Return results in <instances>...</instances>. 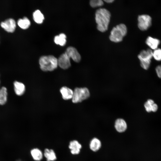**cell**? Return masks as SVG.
<instances>
[{"mask_svg":"<svg viewBox=\"0 0 161 161\" xmlns=\"http://www.w3.org/2000/svg\"><path fill=\"white\" fill-rule=\"evenodd\" d=\"M14 91L18 95H22L25 91V86L22 83L16 81L14 83Z\"/></svg>","mask_w":161,"mask_h":161,"instance_id":"9a60e30c","label":"cell"},{"mask_svg":"<svg viewBox=\"0 0 161 161\" xmlns=\"http://www.w3.org/2000/svg\"><path fill=\"white\" fill-rule=\"evenodd\" d=\"M114 127L117 132L122 133L126 130L127 125L124 120L122 118H119L117 119L115 122Z\"/></svg>","mask_w":161,"mask_h":161,"instance_id":"8fae6325","label":"cell"},{"mask_svg":"<svg viewBox=\"0 0 161 161\" xmlns=\"http://www.w3.org/2000/svg\"><path fill=\"white\" fill-rule=\"evenodd\" d=\"M140 65L144 69L146 70L149 68L151 60L153 57V51L150 49L142 50L138 55Z\"/></svg>","mask_w":161,"mask_h":161,"instance_id":"277c9868","label":"cell"},{"mask_svg":"<svg viewBox=\"0 0 161 161\" xmlns=\"http://www.w3.org/2000/svg\"><path fill=\"white\" fill-rule=\"evenodd\" d=\"M7 89L5 87H3L0 89V105H3L5 103L7 100Z\"/></svg>","mask_w":161,"mask_h":161,"instance_id":"44dd1931","label":"cell"},{"mask_svg":"<svg viewBox=\"0 0 161 161\" xmlns=\"http://www.w3.org/2000/svg\"><path fill=\"white\" fill-rule=\"evenodd\" d=\"M63 98L68 100L72 98L73 92L71 89L66 86L62 87L60 90Z\"/></svg>","mask_w":161,"mask_h":161,"instance_id":"4fadbf2b","label":"cell"},{"mask_svg":"<svg viewBox=\"0 0 161 161\" xmlns=\"http://www.w3.org/2000/svg\"><path fill=\"white\" fill-rule=\"evenodd\" d=\"M58 65L61 68L66 69L71 66L70 58L64 53L60 55L58 59Z\"/></svg>","mask_w":161,"mask_h":161,"instance_id":"9c48e42d","label":"cell"},{"mask_svg":"<svg viewBox=\"0 0 161 161\" xmlns=\"http://www.w3.org/2000/svg\"><path fill=\"white\" fill-rule=\"evenodd\" d=\"M1 26L7 32H12L15 29L16 26V22L13 18H9L1 22Z\"/></svg>","mask_w":161,"mask_h":161,"instance_id":"52a82bcc","label":"cell"},{"mask_svg":"<svg viewBox=\"0 0 161 161\" xmlns=\"http://www.w3.org/2000/svg\"><path fill=\"white\" fill-rule=\"evenodd\" d=\"M69 148L70 150L71 153L73 155H75L80 153L82 145L78 141L74 140L70 142Z\"/></svg>","mask_w":161,"mask_h":161,"instance_id":"30bf717a","label":"cell"},{"mask_svg":"<svg viewBox=\"0 0 161 161\" xmlns=\"http://www.w3.org/2000/svg\"><path fill=\"white\" fill-rule=\"evenodd\" d=\"M17 161H20V160H17Z\"/></svg>","mask_w":161,"mask_h":161,"instance_id":"83f0119b","label":"cell"},{"mask_svg":"<svg viewBox=\"0 0 161 161\" xmlns=\"http://www.w3.org/2000/svg\"><path fill=\"white\" fill-rule=\"evenodd\" d=\"M155 71L157 76L161 78V65H159L156 67Z\"/></svg>","mask_w":161,"mask_h":161,"instance_id":"d4e9b609","label":"cell"},{"mask_svg":"<svg viewBox=\"0 0 161 161\" xmlns=\"http://www.w3.org/2000/svg\"><path fill=\"white\" fill-rule=\"evenodd\" d=\"M43 155L46 158L47 161H55L57 159L56 154L52 149H45Z\"/></svg>","mask_w":161,"mask_h":161,"instance_id":"5bb4252c","label":"cell"},{"mask_svg":"<svg viewBox=\"0 0 161 161\" xmlns=\"http://www.w3.org/2000/svg\"><path fill=\"white\" fill-rule=\"evenodd\" d=\"M33 16L34 21L38 24L41 23L44 19L43 15L39 10L35 11L33 13Z\"/></svg>","mask_w":161,"mask_h":161,"instance_id":"ffe728a7","label":"cell"},{"mask_svg":"<svg viewBox=\"0 0 161 161\" xmlns=\"http://www.w3.org/2000/svg\"><path fill=\"white\" fill-rule=\"evenodd\" d=\"M153 57L157 61H161V49L157 48L153 51Z\"/></svg>","mask_w":161,"mask_h":161,"instance_id":"603a6c76","label":"cell"},{"mask_svg":"<svg viewBox=\"0 0 161 161\" xmlns=\"http://www.w3.org/2000/svg\"><path fill=\"white\" fill-rule=\"evenodd\" d=\"M145 43L151 49L154 50L157 48L160 41L157 38L149 36L147 38Z\"/></svg>","mask_w":161,"mask_h":161,"instance_id":"7c38bea8","label":"cell"},{"mask_svg":"<svg viewBox=\"0 0 161 161\" xmlns=\"http://www.w3.org/2000/svg\"><path fill=\"white\" fill-rule=\"evenodd\" d=\"M138 27L141 30L144 31L148 29L151 24L152 19L149 15L143 14L138 18Z\"/></svg>","mask_w":161,"mask_h":161,"instance_id":"8992f818","label":"cell"},{"mask_svg":"<svg viewBox=\"0 0 161 161\" xmlns=\"http://www.w3.org/2000/svg\"><path fill=\"white\" fill-rule=\"evenodd\" d=\"M18 26L23 29L28 28L30 25L29 20L27 17H24L23 18L19 19L17 21Z\"/></svg>","mask_w":161,"mask_h":161,"instance_id":"ac0fdd59","label":"cell"},{"mask_svg":"<svg viewBox=\"0 0 161 161\" xmlns=\"http://www.w3.org/2000/svg\"><path fill=\"white\" fill-rule=\"evenodd\" d=\"M127 32L126 26L121 24L113 28L109 36L110 40L113 42L117 43L121 41Z\"/></svg>","mask_w":161,"mask_h":161,"instance_id":"3957f363","label":"cell"},{"mask_svg":"<svg viewBox=\"0 0 161 161\" xmlns=\"http://www.w3.org/2000/svg\"><path fill=\"white\" fill-rule=\"evenodd\" d=\"M101 142L100 140L97 138H93L89 144V147L91 150L96 152L101 148Z\"/></svg>","mask_w":161,"mask_h":161,"instance_id":"2e32d148","label":"cell"},{"mask_svg":"<svg viewBox=\"0 0 161 161\" xmlns=\"http://www.w3.org/2000/svg\"><path fill=\"white\" fill-rule=\"evenodd\" d=\"M65 53L69 58L76 62H79L81 60V56L77 50L72 47H68Z\"/></svg>","mask_w":161,"mask_h":161,"instance_id":"ba28073f","label":"cell"},{"mask_svg":"<svg viewBox=\"0 0 161 161\" xmlns=\"http://www.w3.org/2000/svg\"><path fill=\"white\" fill-rule=\"evenodd\" d=\"M158 106L157 104L154 103L152 106L151 111L153 112H156L158 109Z\"/></svg>","mask_w":161,"mask_h":161,"instance_id":"484cf974","label":"cell"},{"mask_svg":"<svg viewBox=\"0 0 161 161\" xmlns=\"http://www.w3.org/2000/svg\"><path fill=\"white\" fill-rule=\"evenodd\" d=\"M90 95L89 91L87 88H76L73 92L72 101L75 103L81 102L88 98Z\"/></svg>","mask_w":161,"mask_h":161,"instance_id":"5b68a950","label":"cell"},{"mask_svg":"<svg viewBox=\"0 0 161 161\" xmlns=\"http://www.w3.org/2000/svg\"><path fill=\"white\" fill-rule=\"evenodd\" d=\"M110 17V12L105 8H100L96 10L95 19L98 30L103 32L107 30Z\"/></svg>","mask_w":161,"mask_h":161,"instance_id":"6da1fadb","label":"cell"},{"mask_svg":"<svg viewBox=\"0 0 161 161\" xmlns=\"http://www.w3.org/2000/svg\"><path fill=\"white\" fill-rule=\"evenodd\" d=\"M39 64L42 70L44 71H52L57 67L58 59L52 55L44 56L40 58Z\"/></svg>","mask_w":161,"mask_h":161,"instance_id":"7a4b0ae2","label":"cell"},{"mask_svg":"<svg viewBox=\"0 0 161 161\" xmlns=\"http://www.w3.org/2000/svg\"><path fill=\"white\" fill-rule=\"evenodd\" d=\"M106 2L108 3H111L113 1H114V0H104Z\"/></svg>","mask_w":161,"mask_h":161,"instance_id":"4316f807","label":"cell"},{"mask_svg":"<svg viewBox=\"0 0 161 161\" xmlns=\"http://www.w3.org/2000/svg\"><path fill=\"white\" fill-rule=\"evenodd\" d=\"M155 103L154 101L151 99H149L145 103L144 106L146 111L148 112H152L151 109L153 104Z\"/></svg>","mask_w":161,"mask_h":161,"instance_id":"7402d4cb","label":"cell"},{"mask_svg":"<svg viewBox=\"0 0 161 161\" xmlns=\"http://www.w3.org/2000/svg\"><path fill=\"white\" fill-rule=\"evenodd\" d=\"M66 35L61 33L58 35L56 36L54 38V41L55 44L63 46L65 45L66 42Z\"/></svg>","mask_w":161,"mask_h":161,"instance_id":"d6986e66","label":"cell"},{"mask_svg":"<svg viewBox=\"0 0 161 161\" xmlns=\"http://www.w3.org/2000/svg\"><path fill=\"white\" fill-rule=\"evenodd\" d=\"M90 4L92 7H96L103 5V2L101 0H91L90 1Z\"/></svg>","mask_w":161,"mask_h":161,"instance_id":"cb8c5ba5","label":"cell"},{"mask_svg":"<svg viewBox=\"0 0 161 161\" xmlns=\"http://www.w3.org/2000/svg\"><path fill=\"white\" fill-rule=\"evenodd\" d=\"M30 153L33 160L40 161L43 158V154L41 151L38 148H34L31 150Z\"/></svg>","mask_w":161,"mask_h":161,"instance_id":"e0dca14e","label":"cell"}]
</instances>
